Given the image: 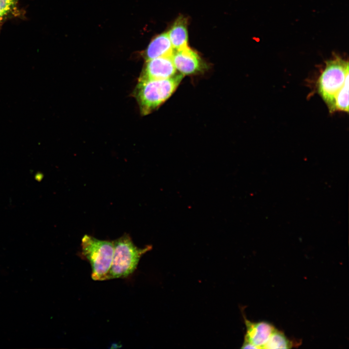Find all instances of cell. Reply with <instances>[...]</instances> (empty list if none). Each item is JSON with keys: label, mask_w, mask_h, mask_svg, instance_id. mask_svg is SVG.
<instances>
[{"label": "cell", "mask_w": 349, "mask_h": 349, "mask_svg": "<svg viewBox=\"0 0 349 349\" xmlns=\"http://www.w3.org/2000/svg\"><path fill=\"white\" fill-rule=\"evenodd\" d=\"M174 51L167 32H163L151 40L144 52L143 56L147 61L159 57L172 56Z\"/></svg>", "instance_id": "ba28073f"}, {"label": "cell", "mask_w": 349, "mask_h": 349, "mask_svg": "<svg viewBox=\"0 0 349 349\" xmlns=\"http://www.w3.org/2000/svg\"><path fill=\"white\" fill-rule=\"evenodd\" d=\"M172 58L176 70L183 76L197 74L206 69L198 53L188 46L174 50Z\"/></svg>", "instance_id": "5b68a950"}, {"label": "cell", "mask_w": 349, "mask_h": 349, "mask_svg": "<svg viewBox=\"0 0 349 349\" xmlns=\"http://www.w3.org/2000/svg\"><path fill=\"white\" fill-rule=\"evenodd\" d=\"M112 241L113 254L106 280L128 277L136 270L142 255L152 248L151 245L137 247L127 233Z\"/></svg>", "instance_id": "3957f363"}, {"label": "cell", "mask_w": 349, "mask_h": 349, "mask_svg": "<svg viewBox=\"0 0 349 349\" xmlns=\"http://www.w3.org/2000/svg\"><path fill=\"white\" fill-rule=\"evenodd\" d=\"M167 34L174 50L187 46L188 34L187 19L183 16L178 17Z\"/></svg>", "instance_id": "9c48e42d"}, {"label": "cell", "mask_w": 349, "mask_h": 349, "mask_svg": "<svg viewBox=\"0 0 349 349\" xmlns=\"http://www.w3.org/2000/svg\"><path fill=\"white\" fill-rule=\"evenodd\" d=\"M19 0H0V22L13 15Z\"/></svg>", "instance_id": "7c38bea8"}, {"label": "cell", "mask_w": 349, "mask_h": 349, "mask_svg": "<svg viewBox=\"0 0 349 349\" xmlns=\"http://www.w3.org/2000/svg\"><path fill=\"white\" fill-rule=\"evenodd\" d=\"M176 74L172 56L159 57L146 61L138 80L166 79Z\"/></svg>", "instance_id": "8992f818"}, {"label": "cell", "mask_w": 349, "mask_h": 349, "mask_svg": "<svg viewBox=\"0 0 349 349\" xmlns=\"http://www.w3.org/2000/svg\"><path fill=\"white\" fill-rule=\"evenodd\" d=\"M291 341L284 333L275 329L263 349H290Z\"/></svg>", "instance_id": "30bf717a"}, {"label": "cell", "mask_w": 349, "mask_h": 349, "mask_svg": "<svg viewBox=\"0 0 349 349\" xmlns=\"http://www.w3.org/2000/svg\"><path fill=\"white\" fill-rule=\"evenodd\" d=\"M245 323L246 332L244 341L253 345L256 349H263L275 329L265 321L254 322L245 318Z\"/></svg>", "instance_id": "52a82bcc"}, {"label": "cell", "mask_w": 349, "mask_h": 349, "mask_svg": "<svg viewBox=\"0 0 349 349\" xmlns=\"http://www.w3.org/2000/svg\"><path fill=\"white\" fill-rule=\"evenodd\" d=\"M349 62L337 55L326 61L317 82V92L330 113L335 111L337 94L349 77Z\"/></svg>", "instance_id": "7a4b0ae2"}, {"label": "cell", "mask_w": 349, "mask_h": 349, "mask_svg": "<svg viewBox=\"0 0 349 349\" xmlns=\"http://www.w3.org/2000/svg\"><path fill=\"white\" fill-rule=\"evenodd\" d=\"M349 82L347 80L337 94L335 99V111L349 112Z\"/></svg>", "instance_id": "8fae6325"}, {"label": "cell", "mask_w": 349, "mask_h": 349, "mask_svg": "<svg viewBox=\"0 0 349 349\" xmlns=\"http://www.w3.org/2000/svg\"><path fill=\"white\" fill-rule=\"evenodd\" d=\"M81 257L91 265L92 278L95 281L106 280L113 257V241L85 235L81 239Z\"/></svg>", "instance_id": "277c9868"}, {"label": "cell", "mask_w": 349, "mask_h": 349, "mask_svg": "<svg viewBox=\"0 0 349 349\" xmlns=\"http://www.w3.org/2000/svg\"><path fill=\"white\" fill-rule=\"evenodd\" d=\"M183 77L180 74L166 79L138 80L133 94L141 113L146 115L158 109L174 92Z\"/></svg>", "instance_id": "6da1fadb"}]
</instances>
